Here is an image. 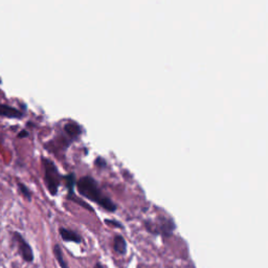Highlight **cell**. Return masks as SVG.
<instances>
[{"mask_svg": "<svg viewBox=\"0 0 268 268\" xmlns=\"http://www.w3.org/2000/svg\"><path fill=\"white\" fill-rule=\"evenodd\" d=\"M0 117L8 119H20L22 117V113L9 105L0 104Z\"/></svg>", "mask_w": 268, "mask_h": 268, "instance_id": "cell-6", "label": "cell"}, {"mask_svg": "<svg viewBox=\"0 0 268 268\" xmlns=\"http://www.w3.org/2000/svg\"><path fill=\"white\" fill-rule=\"evenodd\" d=\"M76 187L79 194L84 198L93 201V203L109 213L117 212L118 206L114 203L113 199L103 193V191L99 187V184L92 176H84L80 178L76 184Z\"/></svg>", "mask_w": 268, "mask_h": 268, "instance_id": "cell-1", "label": "cell"}, {"mask_svg": "<svg viewBox=\"0 0 268 268\" xmlns=\"http://www.w3.org/2000/svg\"><path fill=\"white\" fill-rule=\"evenodd\" d=\"M59 234H60L62 240L65 241V242H74V243L80 244L83 241V238L81 237L80 234H78L77 232L72 231L70 229L60 228L59 229Z\"/></svg>", "mask_w": 268, "mask_h": 268, "instance_id": "cell-5", "label": "cell"}, {"mask_svg": "<svg viewBox=\"0 0 268 268\" xmlns=\"http://www.w3.org/2000/svg\"><path fill=\"white\" fill-rule=\"evenodd\" d=\"M145 230L154 236H162L165 238L171 237L175 230L176 223L170 216L159 215L154 220L146 219L143 221Z\"/></svg>", "mask_w": 268, "mask_h": 268, "instance_id": "cell-2", "label": "cell"}, {"mask_svg": "<svg viewBox=\"0 0 268 268\" xmlns=\"http://www.w3.org/2000/svg\"><path fill=\"white\" fill-rule=\"evenodd\" d=\"M53 252H54V256H55V258H56V260H57V262H58V264L61 268H70L69 263H67V261L64 259L62 248L60 247L59 244H55Z\"/></svg>", "mask_w": 268, "mask_h": 268, "instance_id": "cell-9", "label": "cell"}, {"mask_svg": "<svg viewBox=\"0 0 268 268\" xmlns=\"http://www.w3.org/2000/svg\"><path fill=\"white\" fill-rule=\"evenodd\" d=\"M12 241L16 245L18 254L20 255L22 260L27 263H33L35 260L34 251L31 247V244L26 240L24 236H22V234L19 232H13Z\"/></svg>", "mask_w": 268, "mask_h": 268, "instance_id": "cell-4", "label": "cell"}, {"mask_svg": "<svg viewBox=\"0 0 268 268\" xmlns=\"http://www.w3.org/2000/svg\"><path fill=\"white\" fill-rule=\"evenodd\" d=\"M19 138H26V137H28V132L27 131H24V132H20L19 133V136H18Z\"/></svg>", "mask_w": 268, "mask_h": 268, "instance_id": "cell-14", "label": "cell"}, {"mask_svg": "<svg viewBox=\"0 0 268 268\" xmlns=\"http://www.w3.org/2000/svg\"><path fill=\"white\" fill-rule=\"evenodd\" d=\"M113 248L115 253L120 256H125L127 254V242L122 235L115 236Z\"/></svg>", "mask_w": 268, "mask_h": 268, "instance_id": "cell-7", "label": "cell"}, {"mask_svg": "<svg viewBox=\"0 0 268 268\" xmlns=\"http://www.w3.org/2000/svg\"><path fill=\"white\" fill-rule=\"evenodd\" d=\"M42 167L44 171V184L52 196H57L63 177L61 176L56 165L49 159H42Z\"/></svg>", "mask_w": 268, "mask_h": 268, "instance_id": "cell-3", "label": "cell"}, {"mask_svg": "<svg viewBox=\"0 0 268 268\" xmlns=\"http://www.w3.org/2000/svg\"><path fill=\"white\" fill-rule=\"evenodd\" d=\"M65 129H66L67 133H70L71 136L75 137L76 136V130L75 129H78V126L75 125V124H69V125H66Z\"/></svg>", "mask_w": 268, "mask_h": 268, "instance_id": "cell-12", "label": "cell"}, {"mask_svg": "<svg viewBox=\"0 0 268 268\" xmlns=\"http://www.w3.org/2000/svg\"><path fill=\"white\" fill-rule=\"evenodd\" d=\"M17 188H18L20 195L24 197L27 201H29V203H31L32 199H33V193L30 190V188L28 186H26L25 184H22V183H18Z\"/></svg>", "mask_w": 268, "mask_h": 268, "instance_id": "cell-10", "label": "cell"}, {"mask_svg": "<svg viewBox=\"0 0 268 268\" xmlns=\"http://www.w3.org/2000/svg\"><path fill=\"white\" fill-rule=\"evenodd\" d=\"M63 180L65 181V186L67 188V190H69V195H67V199H71L72 197L76 196V193H75V188H76V177L74 174H69L63 177Z\"/></svg>", "mask_w": 268, "mask_h": 268, "instance_id": "cell-8", "label": "cell"}, {"mask_svg": "<svg viewBox=\"0 0 268 268\" xmlns=\"http://www.w3.org/2000/svg\"><path fill=\"white\" fill-rule=\"evenodd\" d=\"M104 222L108 227H113V228H119L121 230H124V226L122 225L121 222L117 221V220H111V219H105Z\"/></svg>", "mask_w": 268, "mask_h": 268, "instance_id": "cell-11", "label": "cell"}, {"mask_svg": "<svg viewBox=\"0 0 268 268\" xmlns=\"http://www.w3.org/2000/svg\"><path fill=\"white\" fill-rule=\"evenodd\" d=\"M94 268H107L104 264H102L101 262H98L96 265H95V267Z\"/></svg>", "mask_w": 268, "mask_h": 268, "instance_id": "cell-13", "label": "cell"}]
</instances>
